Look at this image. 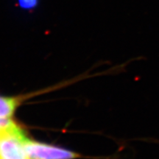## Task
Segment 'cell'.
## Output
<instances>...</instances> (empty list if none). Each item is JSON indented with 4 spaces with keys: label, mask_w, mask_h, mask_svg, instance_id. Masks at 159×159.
I'll return each mask as SVG.
<instances>
[{
    "label": "cell",
    "mask_w": 159,
    "mask_h": 159,
    "mask_svg": "<svg viewBox=\"0 0 159 159\" xmlns=\"http://www.w3.org/2000/svg\"><path fill=\"white\" fill-rule=\"evenodd\" d=\"M27 136L16 123L0 131V159H27L24 144Z\"/></svg>",
    "instance_id": "obj_1"
},
{
    "label": "cell",
    "mask_w": 159,
    "mask_h": 159,
    "mask_svg": "<svg viewBox=\"0 0 159 159\" xmlns=\"http://www.w3.org/2000/svg\"><path fill=\"white\" fill-rule=\"evenodd\" d=\"M27 159H75L76 152L59 147L35 142L26 138L24 144Z\"/></svg>",
    "instance_id": "obj_2"
},
{
    "label": "cell",
    "mask_w": 159,
    "mask_h": 159,
    "mask_svg": "<svg viewBox=\"0 0 159 159\" xmlns=\"http://www.w3.org/2000/svg\"><path fill=\"white\" fill-rule=\"evenodd\" d=\"M22 99L0 96V118H11Z\"/></svg>",
    "instance_id": "obj_3"
},
{
    "label": "cell",
    "mask_w": 159,
    "mask_h": 159,
    "mask_svg": "<svg viewBox=\"0 0 159 159\" xmlns=\"http://www.w3.org/2000/svg\"><path fill=\"white\" fill-rule=\"evenodd\" d=\"M14 123V121L10 118H0V131L9 128Z\"/></svg>",
    "instance_id": "obj_4"
},
{
    "label": "cell",
    "mask_w": 159,
    "mask_h": 159,
    "mask_svg": "<svg viewBox=\"0 0 159 159\" xmlns=\"http://www.w3.org/2000/svg\"><path fill=\"white\" fill-rule=\"evenodd\" d=\"M21 7L25 9H31L36 5V0H19Z\"/></svg>",
    "instance_id": "obj_5"
}]
</instances>
